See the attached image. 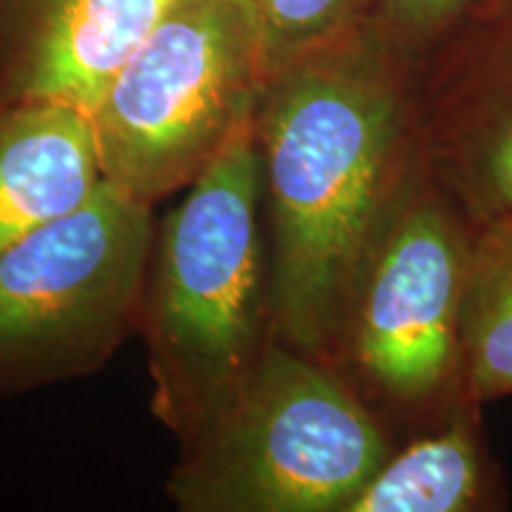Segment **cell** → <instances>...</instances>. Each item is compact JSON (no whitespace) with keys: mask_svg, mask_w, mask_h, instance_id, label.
Returning a JSON list of instances; mask_svg holds the SVG:
<instances>
[{"mask_svg":"<svg viewBox=\"0 0 512 512\" xmlns=\"http://www.w3.org/2000/svg\"><path fill=\"white\" fill-rule=\"evenodd\" d=\"M420 57L370 12L266 83L256 110L271 214L268 313L332 363L363 261L420 159Z\"/></svg>","mask_w":512,"mask_h":512,"instance_id":"obj_1","label":"cell"},{"mask_svg":"<svg viewBox=\"0 0 512 512\" xmlns=\"http://www.w3.org/2000/svg\"><path fill=\"white\" fill-rule=\"evenodd\" d=\"M261 152L256 112L188 183L159 240L150 302L157 411L197 434L259 361Z\"/></svg>","mask_w":512,"mask_h":512,"instance_id":"obj_2","label":"cell"},{"mask_svg":"<svg viewBox=\"0 0 512 512\" xmlns=\"http://www.w3.org/2000/svg\"><path fill=\"white\" fill-rule=\"evenodd\" d=\"M392 448L328 361L271 347L171 482L185 510L347 512Z\"/></svg>","mask_w":512,"mask_h":512,"instance_id":"obj_3","label":"cell"},{"mask_svg":"<svg viewBox=\"0 0 512 512\" xmlns=\"http://www.w3.org/2000/svg\"><path fill=\"white\" fill-rule=\"evenodd\" d=\"M268 79L249 0H171L91 110L105 178L147 204L188 185Z\"/></svg>","mask_w":512,"mask_h":512,"instance_id":"obj_4","label":"cell"},{"mask_svg":"<svg viewBox=\"0 0 512 512\" xmlns=\"http://www.w3.org/2000/svg\"><path fill=\"white\" fill-rule=\"evenodd\" d=\"M150 204L105 178L72 214L0 249V394L100 366L145 292Z\"/></svg>","mask_w":512,"mask_h":512,"instance_id":"obj_5","label":"cell"},{"mask_svg":"<svg viewBox=\"0 0 512 512\" xmlns=\"http://www.w3.org/2000/svg\"><path fill=\"white\" fill-rule=\"evenodd\" d=\"M475 226L422 159L351 292L337 356L382 399L441 420L460 396V313Z\"/></svg>","mask_w":512,"mask_h":512,"instance_id":"obj_6","label":"cell"},{"mask_svg":"<svg viewBox=\"0 0 512 512\" xmlns=\"http://www.w3.org/2000/svg\"><path fill=\"white\" fill-rule=\"evenodd\" d=\"M415 133L425 169L472 226L512 214V0L420 57Z\"/></svg>","mask_w":512,"mask_h":512,"instance_id":"obj_7","label":"cell"},{"mask_svg":"<svg viewBox=\"0 0 512 512\" xmlns=\"http://www.w3.org/2000/svg\"><path fill=\"white\" fill-rule=\"evenodd\" d=\"M171 0H0V107L91 112Z\"/></svg>","mask_w":512,"mask_h":512,"instance_id":"obj_8","label":"cell"},{"mask_svg":"<svg viewBox=\"0 0 512 512\" xmlns=\"http://www.w3.org/2000/svg\"><path fill=\"white\" fill-rule=\"evenodd\" d=\"M105 183L91 112L0 107V249L83 207Z\"/></svg>","mask_w":512,"mask_h":512,"instance_id":"obj_9","label":"cell"},{"mask_svg":"<svg viewBox=\"0 0 512 512\" xmlns=\"http://www.w3.org/2000/svg\"><path fill=\"white\" fill-rule=\"evenodd\" d=\"M482 406L460 399L434 430L384 460L347 512H486L508 503L482 432Z\"/></svg>","mask_w":512,"mask_h":512,"instance_id":"obj_10","label":"cell"},{"mask_svg":"<svg viewBox=\"0 0 512 512\" xmlns=\"http://www.w3.org/2000/svg\"><path fill=\"white\" fill-rule=\"evenodd\" d=\"M460 396H512V214L475 228L460 313Z\"/></svg>","mask_w":512,"mask_h":512,"instance_id":"obj_11","label":"cell"},{"mask_svg":"<svg viewBox=\"0 0 512 512\" xmlns=\"http://www.w3.org/2000/svg\"><path fill=\"white\" fill-rule=\"evenodd\" d=\"M264 34L271 76L373 12V0H249Z\"/></svg>","mask_w":512,"mask_h":512,"instance_id":"obj_12","label":"cell"},{"mask_svg":"<svg viewBox=\"0 0 512 512\" xmlns=\"http://www.w3.org/2000/svg\"><path fill=\"white\" fill-rule=\"evenodd\" d=\"M494 0H373L375 17L403 48L427 55Z\"/></svg>","mask_w":512,"mask_h":512,"instance_id":"obj_13","label":"cell"},{"mask_svg":"<svg viewBox=\"0 0 512 512\" xmlns=\"http://www.w3.org/2000/svg\"><path fill=\"white\" fill-rule=\"evenodd\" d=\"M494 3H498V0H494ZM494 3H491V5H494ZM491 5H489V8H491Z\"/></svg>","mask_w":512,"mask_h":512,"instance_id":"obj_14","label":"cell"}]
</instances>
